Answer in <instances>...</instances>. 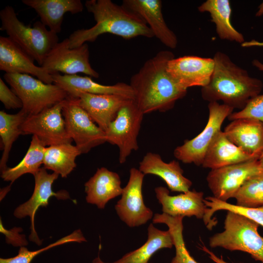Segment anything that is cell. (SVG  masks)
Returning <instances> with one entry per match:
<instances>
[{"mask_svg":"<svg viewBox=\"0 0 263 263\" xmlns=\"http://www.w3.org/2000/svg\"><path fill=\"white\" fill-rule=\"evenodd\" d=\"M174 57L172 52L161 51L131 77L129 84L134 92L133 101L144 114L168 111L186 95L188 89L167 70L168 62Z\"/></svg>","mask_w":263,"mask_h":263,"instance_id":"obj_1","label":"cell"},{"mask_svg":"<svg viewBox=\"0 0 263 263\" xmlns=\"http://www.w3.org/2000/svg\"><path fill=\"white\" fill-rule=\"evenodd\" d=\"M85 6L93 14L96 23L91 28L78 29L72 33L68 38L71 48L79 47L86 42H93L105 33L126 39L138 36L154 37L144 20L123 5H117L111 0H87Z\"/></svg>","mask_w":263,"mask_h":263,"instance_id":"obj_2","label":"cell"},{"mask_svg":"<svg viewBox=\"0 0 263 263\" xmlns=\"http://www.w3.org/2000/svg\"><path fill=\"white\" fill-rule=\"evenodd\" d=\"M213 71L208 83L202 87L201 96L209 102L221 101L233 109H243L259 95L263 88L260 79L234 63L226 54L218 51L213 57Z\"/></svg>","mask_w":263,"mask_h":263,"instance_id":"obj_3","label":"cell"},{"mask_svg":"<svg viewBox=\"0 0 263 263\" xmlns=\"http://www.w3.org/2000/svg\"><path fill=\"white\" fill-rule=\"evenodd\" d=\"M0 30L41 66L52 49L58 42L57 34L48 29L40 21L33 27L18 18L13 7H4L0 12Z\"/></svg>","mask_w":263,"mask_h":263,"instance_id":"obj_4","label":"cell"},{"mask_svg":"<svg viewBox=\"0 0 263 263\" xmlns=\"http://www.w3.org/2000/svg\"><path fill=\"white\" fill-rule=\"evenodd\" d=\"M259 225L245 217L227 211L224 230L210 237L209 245L212 248L245 252L263 263V237L258 232Z\"/></svg>","mask_w":263,"mask_h":263,"instance_id":"obj_5","label":"cell"},{"mask_svg":"<svg viewBox=\"0 0 263 263\" xmlns=\"http://www.w3.org/2000/svg\"><path fill=\"white\" fill-rule=\"evenodd\" d=\"M3 77L21 100V110L27 115L37 114L69 96L66 91L55 83H45L29 75L5 73Z\"/></svg>","mask_w":263,"mask_h":263,"instance_id":"obj_6","label":"cell"},{"mask_svg":"<svg viewBox=\"0 0 263 263\" xmlns=\"http://www.w3.org/2000/svg\"><path fill=\"white\" fill-rule=\"evenodd\" d=\"M208 109V120L204 130L194 138L185 140L174 150V157L184 163L202 166L209 146L221 131L225 118L234 110L232 108L217 102H209Z\"/></svg>","mask_w":263,"mask_h":263,"instance_id":"obj_7","label":"cell"},{"mask_svg":"<svg viewBox=\"0 0 263 263\" xmlns=\"http://www.w3.org/2000/svg\"><path fill=\"white\" fill-rule=\"evenodd\" d=\"M144 114L133 100H129L118 111L105 132L106 141L117 146L119 162L124 163L133 150L138 149L137 136Z\"/></svg>","mask_w":263,"mask_h":263,"instance_id":"obj_8","label":"cell"},{"mask_svg":"<svg viewBox=\"0 0 263 263\" xmlns=\"http://www.w3.org/2000/svg\"><path fill=\"white\" fill-rule=\"evenodd\" d=\"M62 113L67 132L81 154L107 142L105 132L79 105L76 97L69 95L64 100Z\"/></svg>","mask_w":263,"mask_h":263,"instance_id":"obj_9","label":"cell"},{"mask_svg":"<svg viewBox=\"0 0 263 263\" xmlns=\"http://www.w3.org/2000/svg\"><path fill=\"white\" fill-rule=\"evenodd\" d=\"M64 101L41 112L27 115L21 125L22 135L32 134L46 146L71 143L62 115Z\"/></svg>","mask_w":263,"mask_h":263,"instance_id":"obj_10","label":"cell"},{"mask_svg":"<svg viewBox=\"0 0 263 263\" xmlns=\"http://www.w3.org/2000/svg\"><path fill=\"white\" fill-rule=\"evenodd\" d=\"M41 66L51 75L60 72L68 75L81 73L94 78L99 76L90 63L87 44L71 48L68 38L58 42L52 49Z\"/></svg>","mask_w":263,"mask_h":263,"instance_id":"obj_11","label":"cell"},{"mask_svg":"<svg viewBox=\"0 0 263 263\" xmlns=\"http://www.w3.org/2000/svg\"><path fill=\"white\" fill-rule=\"evenodd\" d=\"M263 170L258 159L211 169L206 180L216 199L224 201L234 198L244 183L251 176Z\"/></svg>","mask_w":263,"mask_h":263,"instance_id":"obj_12","label":"cell"},{"mask_svg":"<svg viewBox=\"0 0 263 263\" xmlns=\"http://www.w3.org/2000/svg\"><path fill=\"white\" fill-rule=\"evenodd\" d=\"M144 176L139 169H131L129 181L123 188L121 199L115 205L119 218L131 227L144 225L153 216L152 211L145 205L143 200Z\"/></svg>","mask_w":263,"mask_h":263,"instance_id":"obj_13","label":"cell"},{"mask_svg":"<svg viewBox=\"0 0 263 263\" xmlns=\"http://www.w3.org/2000/svg\"><path fill=\"white\" fill-rule=\"evenodd\" d=\"M58 174L53 172L49 174L44 167L40 168L34 175L35 185L33 194L26 202L16 208L14 216L18 218L29 216L31 221V233L29 236L30 241L39 245L41 244L34 226V219L36 211L40 207H46L50 197L55 196L58 199H67L70 196L66 190L55 192L53 190L52 185L57 179Z\"/></svg>","mask_w":263,"mask_h":263,"instance_id":"obj_14","label":"cell"},{"mask_svg":"<svg viewBox=\"0 0 263 263\" xmlns=\"http://www.w3.org/2000/svg\"><path fill=\"white\" fill-rule=\"evenodd\" d=\"M214 67L213 58L186 56L170 60L167 70L179 84L188 89L193 86H206Z\"/></svg>","mask_w":263,"mask_h":263,"instance_id":"obj_15","label":"cell"},{"mask_svg":"<svg viewBox=\"0 0 263 263\" xmlns=\"http://www.w3.org/2000/svg\"><path fill=\"white\" fill-rule=\"evenodd\" d=\"M9 38L0 37V70L6 74H27L47 84L54 83L52 75Z\"/></svg>","mask_w":263,"mask_h":263,"instance_id":"obj_16","label":"cell"},{"mask_svg":"<svg viewBox=\"0 0 263 263\" xmlns=\"http://www.w3.org/2000/svg\"><path fill=\"white\" fill-rule=\"evenodd\" d=\"M154 191L163 213L172 217L203 219L207 207L204 202L203 192L193 189L171 196L168 189L162 186L155 188Z\"/></svg>","mask_w":263,"mask_h":263,"instance_id":"obj_17","label":"cell"},{"mask_svg":"<svg viewBox=\"0 0 263 263\" xmlns=\"http://www.w3.org/2000/svg\"><path fill=\"white\" fill-rule=\"evenodd\" d=\"M74 97L77 98L79 105L104 132L115 119L119 109L131 99L120 95L84 92H78Z\"/></svg>","mask_w":263,"mask_h":263,"instance_id":"obj_18","label":"cell"},{"mask_svg":"<svg viewBox=\"0 0 263 263\" xmlns=\"http://www.w3.org/2000/svg\"><path fill=\"white\" fill-rule=\"evenodd\" d=\"M122 5L139 15L151 29L154 37L164 45L171 49L176 47L177 38L165 22L161 0H124Z\"/></svg>","mask_w":263,"mask_h":263,"instance_id":"obj_19","label":"cell"},{"mask_svg":"<svg viewBox=\"0 0 263 263\" xmlns=\"http://www.w3.org/2000/svg\"><path fill=\"white\" fill-rule=\"evenodd\" d=\"M227 138L248 154L259 158L263 153V123L253 119L233 120L223 131Z\"/></svg>","mask_w":263,"mask_h":263,"instance_id":"obj_20","label":"cell"},{"mask_svg":"<svg viewBox=\"0 0 263 263\" xmlns=\"http://www.w3.org/2000/svg\"><path fill=\"white\" fill-rule=\"evenodd\" d=\"M54 83L74 97L78 92L98 94H116L134 99V92L129 84L119 82L112 85H103L94 82L89 76L77 75H52Z\"/></svg>","mask_w":263,"mask_h":263,"instance_id":"obj_21","label":"cell"},{"mask_svg":"<svg viewBox=\"0 0 263 263\" xmlns=\"http://www.w3.org/2000/svg\"><path fill=\"white\" fill-rule=\"evenodd\" d=\"M139 169L145 175L160 177L171 191L186 192L192 186V182L184 176V171L178 161L165 162L157 153L147 152L139 162Z\"/></svg>","mask_w":263,"mask_h":263,"instance_id":"obj_22","label":"cell"},{"mask_svg":"<svg viewBox=\"0 0 263 263\" xmlns=\"http://www.w3.org/2000/svg\"><path fill=\"white\" fill-rule=\"evenodd\" d=\"M21 1L34 9L40 17V21L57 34L61 31L66 13L78 14L84 8L80 0H22Z\"/></svg>","mask_w":263,"mask_h":263,"instance_id":"obj_23","label":"cell"},{"mask_svg":"<svg viewBox=\"0 0 263 263\" xmlns=\"http://www.w3.org/2000/svg\"><path fill=\"white\" fill-rule=\"evenodd\" d=\"M116 172L104 167L97 169L94 174L84 185L87 203L104 208L111 199L122 194L123 188Z\"/></svg>","mask_w":263,"mask_h":263,"instance_id":"obj_24","label":"cell"},{"mask_svg":"<svg viewBox=\"0 0 263 263\" xmlns=\"http://www.w3.org/2000/svg\"><path fill=\"white\" fill-rule=\"evenodd\" d=\"M256 158L232 143L221 131L209 146L202 166L211 169L243 163Z\"/></svg>","mask_w":263,"mask_h":263,"instance_id":"obj_25","label":"cell"},{"mask_svg":"<svg viewBox=\"0 0 263 263\" xmlns=\"http://www.w3.org/2000/svg\"><path fill=\"white\" fill-rule=\"evenodd\" d=\"M173 245V239L169 230H160L150 223L148 228V239L141 247L114 262H103L98 256L92 263H148L156 251L162 248H171Z\"/></svg>","mask_w":263,"mask_h":263,"instance_id":"obj_26","label":"cell"},{"mask_svg":"<svg viewBox=\"0 0 263 263\" xmlns=\"http://www.w3.org/2000/svg\"><path fill=\"white\" fill-rule=\"evenodd\" d=\"M198 10L200 12L209 13L215 24L219 37L223 40L243 44L245 41L242 33L231 23V8L228 0H207L201 4Z\"/></svg>","mask_w":263,"mask_h":263,"instance_id":"obj_27","label":"cell"},{"mask_svg":"<svg viewBox=\"0 0 263 263\" xmlns=\"http://www.w3.org/2000/svg\"><path fill=\"white\" fill-rule=\"evenodd\" d=\"M81 154L77 148L71 143L48 146L44 153L43 167L66 178L76 167V158Z\"/></svg>","mask_w":263,"mask_h":263,"instance_id":"obj_28","label":"cell"},{"mask_svg":"<svg viewBox=\"0 0 263 263\" xmlns=\"http://www.w3.org/2000/svg\"><path fill=\"white\" fill-rule=\"evenodd\" d=\"M46 148L38 137L33 135L29 147L22 160L16 166L2 170L1 177L12 184L24 174L31 173L34 175L43 164Z\"/></svg>","mask_w":263,"mask_h":263,"instance_id":"obj_29","label":"cell"},{"mask_svg":"<svg viewBox=\"0 0 263 263\" xmlns=\"http://www.w3.org/2000/svg\"><path fill=\"white\" fill-rule=\"evenodd\" d=\"M27 115L20 110L16 114L0 111V136L3 152L0 161L1 171L7 168L9 153L13 143L22 134L21 125Z\"/></svg>","mask_w":263,"mask_h":263,"instance_id":"obj_30","label":"cell"},{"mask_svg":"<svg viewBox=\"0 0 263 263\" xmlns=\"http://www.w3.org/2000/svg\"><path fill=\"white\" fill-rule=\"evenodd\" d=\"M204 202L207 208L203 220L209 230H211L217 223V221L212 218L213 214L216 211L221 210L235 212L263 226V207H240L219 200L213 196L205 198Z\"/></svg>","mask_w":263,"mask_h":263,"instance_id":"obj_31","label":"cell"},{"mask_svg":"<svg viewBox=\"0 0 263 263\" xmlns=\"http://www.w3.org/2000/svg\"><path fill=\"white\" fill-rule=\"evenodd\" d=\"M182 217H172L162 213L154 215V224H165L168 228L173 241L175 255L170 263H199L189 254L184 242Z\"/></svg>","mask_w":263,"mask_h":263,"instance_id":"obj_32","label":"cell"},{"mask_svg":"<svg viewBox=\"0 0 263 263\" xmlns=\"http://www.w3.org/2000/svg\"><path fill=\"white\" fill-rule=\"evenodd\" d=\"M234 198L236 205L240 207H263V171L247 179Z\"/></svg>","mask_w":263,"mask_h":263,"instance_id":"obj_33","label":"cell"},{"mask_svg":"<svg viewBox=\"0 0 263 263\" xmlns=\"http://www.w3.org/2000/svg\"><path fill=\"white\" fill-rule=\"evenodd\" d=\"M81 230L77 229L72 233L64 237L48 246L36 251H29L25 247H21L17 256L9 258H0V263H31L32 260L43 251L56 246L70 242H86Z\"/></svg>","mask_w":263,"mask_h":263,"instance_id":"obj_34","label":"cell"},{"mask_svg":"<svg viewBox=\"0 0 263 263\" xmlns=\"http://www.w3.org/2000/svg\"><path fill=\"white\" fill-rule=\"evenodd\" d=\"M227 118L231 121L249 118L263 123V94H259L250 99L243 109L233 112Z\"/></svg>","mask_w":263,"mask_h":263,"instance_id":"obj_35","label":"cell"},{"mask_svg":"<svg viewBox=\"0 0 263 263\" xmlns=\"http://www.w3.org/2000/svg\"><path fill=\"white\" fill-rule=\"evenodd\" d=\"M0 100L8 110L22 108L20 98L7 86L1 78H0Z\"/></svg>","mask_w":263,"mask_h":263,"instance_id":"obj_36","label":"cell"},{"mask_svg":"<svg viewBox=\"0 0 263 263\" xmlns=\"http://www.w3.org/2000/svg\"><path fill=\"white\" fill-rule=\"evenodd\" d=\"M199 248L208 254V257L215 263H229L223 260L222 256H221V257H219L216 256L213 252L209 250L207 247H206L203 244H199Z\"/></svg>","mask_w":263,"mask_h":263,"instance_id":"obj_37","label":"cell"},{"mask_svg":"<svg viewBox=\"0 0 263 263\" xmlns=\"http://www.w3.org/2000/svg\"><path fill=\"white\" fill-rule=\"evenodd\" d=\"M252 64L259 70L263 71V63L259 60L255 59L252 61Z\"/></svg>","mask_w":263,"mask_h":263,"instance_id":"obj_38","label":"cell"},{"mask_svg":"<svg viewBox=\"0 0 263 263\" xmlns=\"http://www.w3.org/2000/svg\"><path fill=\"white\" fill-rule=\"evenodd\" d=\"M259 10L256 13V16L257 17H260L261 16H263V2L259 6Z\"/></svg>","mask_w":263,"mask_h":263,"instance_id":"obj_39","label":"cell"},{"mask_svg":"<svg viewBox=\"0 0 263 263\" xmlns=\"http://www.w3.org/2000/svg\"><path fill=\"white\" fill-rule=\"evenodd\" d=\"M258 161L261 167V169L263 170V153L258 158Z\"/></svg>","mask_w":263,"mask_h":263,"instance_id":"obj_40","label":"cell"}]
</instances>
